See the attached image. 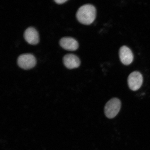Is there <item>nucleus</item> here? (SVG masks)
<instances>
[{
    "label": "nucleus",
    "instance_id": "1",
    "mask_svg": "<svg viewBox=\"0 0 150 150\" xmlns=\"http://www.w3.org/2000/svg\"><path fill=\"white\" fill-rule=\"evenodd\" d=\"M96 9L92 5L87 4L82 5L76 13L77 19L81 23L90 25L94 21L96 16Z\"/></svg>",
    "mask_w": 150,
    "mask_h": 150
},
{
    "label": "nucleus",
    "instance_id": "2",
    "mask_svg": "<svg viewBox=\"0 0 150 150\" xmlns=\"http://www.w3.org/2000/svg\"><path fill=\"white\" fill-rule=\"evenodd\" d=\"M121 103L120 99L114 98L107 103L104 108L105 115L109 119L115 117L121 109Z\"/></svg>",
    "mask_w": 150,
    "mask_h": 150
},
{
    "label": "nucleus",
    "instance_id": "3",
    "mask_svg": "<svg viewBox=\"0 0 150 150\" xmlns=\"http://www.w3.org/2000/svg\"><path fill=\"white\" fill-rule=\"evenodd\" d=\"M36 62L35 56L29 53L21 54L18 56L17 61L18 66L25 70L33 68L36 65Z\"/></svg>",
    "mask_w": 150,
    "mask_h": 150
},
{
    "label": "nucleus",
    "instance_id": "4",
    "mask_svg": "<svg viewBox=\"0 0 150 150\" xmlns=\"http://www.w3.org/2000/svg\"><path fill=\"white\" fill-rule=\"evenodd\" d=\"M143 81V76L137 71L131 73L127 79V83L129 88L134 91H137L140 88Z\"/></svg>",
    "mask_w": 150,
    "mask_h": 150
},
{
    "label": "nucleus",
    "instance_id": "5",
    "mask_svg": "<svg viewBox=\"0 0 150 150\" xmlns=\"http://www.w3.org/2000/svg\"><path fill=\"white\" fill-rule=\"evenodd\" d=\"M120 60L124 65H128L131 64L134 60V55L131 50L128 47L123 46L119 50Z\"/></svg>",
    "mask_w": 150,
    "mask_h": 150
},
{
    "label": "nucleus",
    "instance_id": "6",
    "mask_svg": "<svg viewBox=\"0 0 150 150\" xmlns=\"http://www.w3.org/2000/svg\"><path fill=\"white\" fill-rule=\"evenodd\" d=\"M23 36L26 42L30 44L36 45L39 42V33L34 28H27L24 32Z\"/></svg>",
    "mask_w": 150,
    "mask_h": 150
},
{
    "label": "nucleus",
    "instance_id": "7",
    "mask_svg": "<svg viewBox=\"0 0 150 150\" xmlns=\"http://www.w3.org/2000/svg\"><path fill=\"white\" fill-rule=\"evenodd\" d=\"M59 44L62 48L68 51H74L78 49L79 44L73 38L64 37L59 40Z\"/></svg>",
    "mask_w": 150,
    "mask_h": 150
},
{
    "label": "nucleus",
    "instance_id": "8",
    "mask_svg": "<svg viewBox=\"0 0 150 150\" xmlns=\"http://www.w3.org/2000/svg\"><path fill=\"white\" fill-rule=\"evenodd\" d=\"M63 63L65 66L69 69L78 68L80 65L79 58L74 54H67L64 56Z\"/></svg>",
    "mask_w": 150,
    "mask_h": 150
},
{
    "label": "nucleus",
    "instance_id": "9",
    "mask_svg": "<svg viewBox=\"0 0 150 150\" xmlns=\"http://www.w3.org/2000/svg\"><path fill=\"white\" fill-rule=\"evenodd\" d=\"M67 0H55L54 1L57 4H61L67 1Z\"/></svg>",
    "mask_w": 150,
    "mask_h": 150
}]
</instances>
